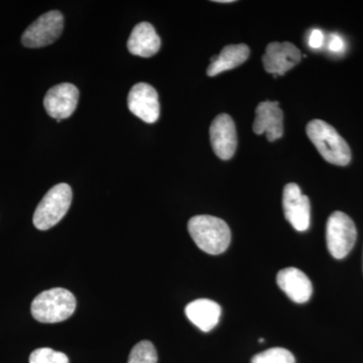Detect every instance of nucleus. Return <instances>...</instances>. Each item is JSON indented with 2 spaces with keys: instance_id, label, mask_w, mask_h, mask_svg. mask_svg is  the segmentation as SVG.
Masks as SVG:
<instances>
[{
  "instance_id": "nucleus-1",
  "label": "nucleus",
  "mask_w": 363,
  "mask_h": 363,
  "mask_svg": "<svg viewBox=\"0 0 363 363\" xmlns=\"http://www.w3.org/2000/svg\"><path fill=\"white\" fill-rule=\"evenodd\" d=\"M188 230L197 247L209 255H220L230 245V228L218 217L211 215L192 217L188 222Z\"/></svg>"
},
{
  "instance_id": "nucleus-2",
  "label": "nucleus",
  "mask_w": 363,
  "mask_h": 363,
  "mask_svg": "<svg viewBox=\"0 0 363 363\" xmlns=\"http://www.w3.org/2000/svg\"><path fill=\"white\" fill-rule=\"evenodd\" d=\"M306 131L308 138L327 162L336 166H346L350 164V145L330 124L315 119L308 123Z\"/></svg>"
},
{
  "instance_id": "nucleus-3",
  "label": "nucleus",
  "mask_w": 363,
  "mask_h": 363,
  "mask_svg": "<svg viewBox=\"0 0 363 363\" xmlns=\"http://www.w3.org/2000/svg\"><path fill=\"white\" fill-rule=\"evenodd\" d=\"M76 309V298L70 291L54 288L39 294L33 301V317L40 323H59L70 318Z\"/></svg>"
},
{
  "instance_id": "nucleus-4",
  "label": "nucleus",
  "mask_w": 363,
  "mask_h": 363,
  "mask_svg": "<svg viewBox=\"0 0 363 363\" xmlns=\"http://www.w3.org/2000/svg\"><path fill=\"white\" fill-rule=\"evenodd\" d=\"M72 189L67 184H58L43 198L33 214V225L39 230H48L58 224L71 206Z\"/></svg>"
},
{
  "instance_id": "nucleus-5",
  "label": "nucleus",
  "mask_w": 363,
  "mask_h": 363,
  "mask_svg": "<svg viewBox=\"0 0 363 363\" xmlns=\"http://www.w3.org/2000/svg\"><path fill=\"white\" fill-rule=\"evenodd\" d=\"M357 231L354 222L343 212L336 211L327 221L326 241L329 252L334 259H342L350 255L355 241Z\"/></svg>"
},
{
  "instance_id": "nucleus-6",
  "label": "nucleus",
  "mask_w": 363,
  "mask_h": 363,
  "mask_svg": "<svg viewBox=\"0 0 363 363\" xmlns=\"http://www.w3.org/2000/svg\"><path fill=\"white\" fill-rule=\"evenodd\" d=\"M63 28V14L58 11H49L26 28L21 37V43L30 49L47 47L59 39Z\"/></svg>"
},
{
  "instance_id": "nucleus-7",
  "label": "nucleus",
  "mask_w": 363,
  "mask_h": 363,
  "mask_svg": "<svg viewBox=\"0 0 363 363\" xmlns=\"http://www.w3.org/2000/svg\"><path fill=\"white\" fill-rule=\"evenodd\" d=\"M283 207L286 220L298 231H306L310 227L311 205L307 196L302 194L295 183L285 186L283 193Z\"/></svg>"
},
{
  "instance_id": "nucleus-8",
  "label": "nucleus",
  "mask_w": 363,
  "mask_h": 363,
  "mask_svg": "<svg viewBox=\"0 0 363 363\" xmlns=\"http://www.w3.org/2000/svg\"><path fill=\"white\" fill-rule=\"evenodd\" d=\"M210 142L215 155L227 161L234 156L238 147L235 124L228 114H219L212 121L209 130Z\"/></svg>"
},
{
  "instance_id": "nucleus-9",
  "label": "nucleus",
  "mask_w": 363,
  "mask_h": 363,
  "mask_svg": "<svg viewBox=\"0 0 363 363\" xmlns=\"http://www.w3.org/2000/svg\"><path fill=\"white\" fill-rule=\"evenodd\" d=\"M131 113L147 123H155L160 117L159 95L147 83H138L131 88L128 97Z\"/></svg>"
},
{
  "instance_id": "nucleus-10",
  "label": "nucleus",
  "mask_w": 363,
  "mask_h": 363,
  "mask_svg": "<svg viewBox=\"0 0 363 363\" xmlns=\"http://www.w3.org/2000/svg\"><path fill=\"white\" fill-rule=\"evenodd\" d=\"M79 100V90L70 83H62L48 91L44 99L45 111L60 123L69 118L75 111Z\"/></svg>"
},
{
  "instance_id": "nucleus-11",
  "label": "nucleus",
  "mask_w": 363,
  "mask_h": 363,
  "mask_svg": "<svg viewBox=\"0 0 363 363\" xmlns=\"http://www.w3.org/2000/svg\"><path fill=\"white\" fill-rule=\"evenodd\" d=\"M302 59V52L292 43H271L262 57L264 70L274 75H284Z\"/></svg>"
},
{
  "instance_id": "nucleus-12",
  "label": "nucleus",
  "mask_w": 363,
  "mask_h": 363,
  "mask_svg": "<svg viewBox=\"0 0 363 363\" xmlns=\"http://www.w3.org/2000/svg\"><path fill=\"white\" fill-rule=\"evenodd\" d=\"M284 114L279 102L267 101L257 105L253 131L257 135L266 133L269 142H274L284 135Z\"/></svg>"
},
{
  "instance_id": "nucleus-13",
  "label": "nucleus",
  "mask_w": 363,
  "mask_h": 363,
  "mask_svg": "<svg viewBox=\"0 0 363 363\" xmlns=\"http://www.w3.org/2000/svg\"><path fill=\"white\" fill-rule=\"evenodd\" d=\"M277 283L293 302L298 304L308 302L313 294V286L309 278L296 267H286L279 272Z\"/></svg>"
},
{
  "instance_id": "nucleus-14",
  "label": "nucleus",
  "mask_w": 363,
  "mask_h": 363,
  "mask_svg": "<svg viewBox=\"0 0 363 363\" xmlns=\"http://www.w3.org/2000/svg\"><path fill=\"white\" fill-rule=\"evenodd\" d=\"M128 49L135 56L150 58L161 49V39L150 23H140L130 33Z\"/></svg>"
},
{
  "instance_id": "nucleus-15",
  "label": "nucleus",
  "mask_w": 363,
  "mask_h": 363,
  "mask_svg": "<svg viewBox=\"0 0 363 363\" xmlns=\"http://www.w3.org/2000/svg\"><path fill=\"white\" fill-rule=\"evenodd\" d=\"M185 313L188 319L200 330L209 332L219 323L221 307L209 298H198L188 304Z\"/></svg>"
},
{
  "instance_id": "nucleus-16",
  "label": "nucleus",
  "mask_w": 363,
  "mask_h": 363,
  "mask_svg": "<svg viewBox=\"0 0 363 363\" xmlns=\"http://www.w3.org/2000/svg\"><path fill=\"white\" fill-rule=\"evenodd\" d=\"M250 55V48L247 45H228L223 48L220 54L212 57L211 64L207 69V75L210 77L218 75L222 72L231 70L245 63Z\"/></svg>"
},
{
  "instance_id": "nucleus-17",
  "label": "nucleus",
  "mask_w": 363,
  "mask_h": 363,
  "mask_svg": "<svg viewBox=\"0 0 363 363\" xmlns=\"http://www.w3.org/2000/svg\"><path fill=\"white\" fill-rule=\"evenodd\" d=\"M128 363H157V353L154 344L140 341L130 351Z\"/></svg>"
},
{
  "instance_id": "nucleus-18",
  "label": "nucleus",
  "mask_w": 363,
  "mask_h": 363,
  "mask_svg": "<svg viewBox=\"0 0 363 363\" xmlns=\"http://www.w3.org/2000/svg\"><path fill=\"white\" fill-rule=\"evenodd\" d=\"M252 363H296V359L291 351L274 347L255 355Z\"/></svg>"
},
{
  "instance_id": "nucleus-19",
  "label": "nucleus",
  "mask_w": 363,
  "mask_h": 363,
  "mask_svg": "<svg viewBox=\"0 0 363 363\" xmlns=\"http://www.w3.org/2000/svg\"><path fill=\"white\" fill-rule=\"evenodd\" d=\"M30 363H69L68 357L64 353L51 348H39L33 351Z\"/></svg>"
},
{
  "instance_id": "nucleus-20",
  "label": "nucleus",
  "mask_w": 363,
  "mask_h": 363,
  "mask_svg": "<svg viewBox=\"0 0 363 363\" xmlns=\"http://www.w3.org/2000/svg\"><path fill=\"white\" fill-rule=\"evenodd\" d=\"M324 43V35L323 33L320 30H312L311 35H310L309 38V45L313 48V49H319L323 45Z\"/></svg>"
},
{
  "instance_id": "nucleus-21",
  "label": "nucleus",
  "mask_w": 363,
  "mask_h": 363,
  "mask_svg": "<svg viewBox=\"0 0 363 363\" xmlns=\"http://www.w3.org/2000/svg\"><path fill=\"white\" fill-rule=\"evenodd\" d=\"M329 50L334 52H341L344 51V48H345V43L342 38L338 35H332L330 37V40H329L328 44Z\"/></svg>"
},
{
  "instance_id": "nucleus-22",
  "label": "nucleus",
  "mask_w": 363,
  "mask_h": 363,
  "mask_svg": "<svg viewBox=\"0 0 363 363\" xmlns=\"http://www.w3.org/2000/svg\"><path fill=\"white\" fill-rule=\"evenodd\" d=\"M215 2H218V4H230V2H233V0H217Z\"/></svg>"
}]
</instances>
